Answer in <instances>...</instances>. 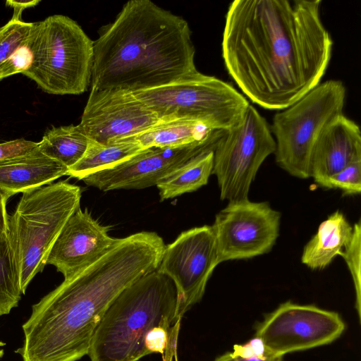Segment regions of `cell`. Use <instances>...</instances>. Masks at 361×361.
Segmentation results:
<instances>
[{
	"label": "cell",
	"instance_id": "e0dca14e",
	"mask_svg": "<svg viewBox=\"0 0 361 361\" xmlns=\"http://www.w3.org/2000/svg\"><path fill=\"white\" fill-rule=\"evenodd\" d=\"M68 168L48 157L37 147L19 156L0 160V188L13 195L51 183L67 175Z\"/></svg>",
	"mask_w": 361,
	"mask_h": 361
},
{
	"label": "cell",
	"instance_id": "d6986e66",
	"mask_svg": "<svg viewBox=\"0 0 361 361\" xmlns=\"http://www.w3.org/2000/svg\"><path fill=\"white\" fill-rule=\"evenodd\" d=\"M353 227L339 210L319 226L316 234L304 247L301 262L311 269L329 266L351 239Z\"/></svg>",
	"mask_w": 361,
	"mask_h": 361
},
{
	"label": "cell",
	"instance_id": "52a82bcc",
	"mask_svg": "<svg viewBox=\"0 0 361 361\" xmlns=\"http://www.w3.org/2000/svg\"><path fill=\"white\" fill-rule=\"evenodd\" d=\"M345 87L338 80L319 83L274 115L270 128L277 164L292 176L307 179L314 142L324 128L343 114Z\"/></svg>",
	"mask_w": 361,
	"mask_h": 361
},
{
	"label": "cell",
	"instance_id": "44dd1931",
	"mask_svg": "<svg viewBox=\"0 0 361 361\" xmlns=\"http://www.w3.org/2000/svg\"><path fill=\"white\" fill-rule=\"evenodd\" d=\"M145 149L135 142L104 144L90 139L84 155L76 164L68 169L67 176L82 180L90 174L128 160Z\"/></svg>",
	"mask_w": 361,
	"mask_h": 361
},
{
	"label": "cell",
	"instance_id": "7c38bea8",
	"mask_svg": "<svg viewBox=\"0 0 361 361\" xmlns=\"http://www.w3.org/2000/svg\"><path fill=\"white\" fill-rule=\"evenodd\" d=\"M219 264L212 226L185 231L165 246L157 271L170 278L176 286L177 319L181 320L185 312L202 300L207 282Z\"/></svg>",
	"mask_w": 361,
	"mask_h": 361
},
{
	"label": "cell",
	"instance_id": "7402d4cb",
	"mask_svg": "<svg viewBox=\"0 0 361 361\" xmlns=\"http://www.w3.org/2000/svg\"><path fill=\"white\" fill-rule=\"evenodd\" d=\"M90 140L79 124L53 127L44 133L38 148L70 169L82 157Z\"/></svg>",
	"mask_w": 361,
	"mask_h": 361
},
{
	"label": "cell",
	"instance_id": "4316f807",
	"mask_svg": "<svg viewBox=\"0 0 361 361\" xmlns=\"http://www.w3.org/2000/svg\"><path fill=\"white\" fill-rule=\"evenodd\" d=\"M32 56L25 46L19 49L0 66V80L16 73H23L31 63Z\"/></svg>",
	"mask_w": 361,
	"mask_h": 361
},
{
	"label": "cell",
	"instance_id": "ffe728a7",
	"mask_svg": "<svg viewBox=\"0 0 361 361\" xmlns=\"http://www.w3.org/2000/svg\"><path fill=\"white\" fill-rule=\"evenodd\" d=\"M214 149L204 150L161 178L156 185L161 200L197 190L212 174Z\"/></svg>",
	"mask_w": 361,
	"mask_h": 361
},
{
	"label": "cell",
	"instance_id": "8992f818",
	"mask_svg": "<svg viewBox=\"0 0 361 361\" xmlns=\"http://www.w3.org/2000/svg\"><path fill=\"white\" fill-rule=\"evenodd\" d=\"M26 47L31 63L22 74L51 94H80L91 84L94 41L75 20L53 15L33 23Z\"/></svg>",
	"mask_w": 361,
	"mask_h": 361
},
{
	"label": "cell",
	"instance_id": "f1b7e54d",
	"mask_svg": "<svg viewBox=\"0 0 361 361\" xmlns=\"http://www.w3.org/2000/svg\"><path fill=\"white\" fill-rule=\"evenodd\" d=\"M233 353L247 357H264L273 355L267 350L261 339L255 336L244 344L235 345Z\"/></svg>",
	"mask_w": 361,
	"mask_h": 361
},
{
	"label": "cell",
	"instance_id": "9a60e30c",
	"mask_svg": "<svg viewBox=\"0 0 361 361\" xmlns=\"http://www.w3.org/2000/svg\"><path fill=\"white\" fill-rule=\"evenodd\" d=\"M85 209L78 207L62 228L47 258L67 279L98 259L117 241Z\"/></svg>",
	"mask_w": 361,
	"mask_h": 361
},
{
	"label": "cell",
	"instance_id": "1f68e13d",
	"mask_svg": "<svg viewBox=\"0 0 361 361\" xmlns=\"http://www.w3.org/2000/svg\"><path fill=\"white\" fill-rule=\"evenodd\" d=\"M40 2L39 0L32 1H14L8 0L6 1V4L8 6L13 8V14L11 20H20L21 14L23 10L34 7Z\"/></svg>",
	"mask_w": 361,
	"mask_h": 361
},
{
	"label": "cell",
	"instance_id": "2e32d148",
	"mask_svg": "<svg viewBox=\"0 0 361 361\" xmlns=\"http://www.w3.org/2000/svg\"><path fill=\"white\" fill-rule=\"evenodd\" d=\"M358 160H361L360 129L343 114L317 138L310 157V176L322 187L330 176Z\"/></svg>",
	"mask_w": 361,
	"mask_h": 361
},
{
	"label": "cell",
	"instance_id": "6da1fadb",
	"mask_svg": "<svg viewBox=\"0 0 361 361\" xmlns=\"http://www.w3.org/2000/svg\"><path fill=\"white\" fill-rule=\"evenodd\" d=\"M319 0H235L228 6L222 57L255 104L283 110L320 83L333 41Z\"/></svg>",
	"mask_w": 361,
	"mask_h": 361
},
{
	"label": "cell",
	"instance_id": "8fae6325",
	"mask_svg": "<svg viewBox=\"0 0 361 361\" xmlns=\"http://www.w3.org/2000/svg\"><path fill=\"white\" fill-rule=\"evenodd\" d=\"M280 224V212L267 202H228L212 225L219 264L269 252L279 235Z\"/></svg>",
	"mask_w": 361,
	"mask_h": 361
},
{
	"label": "cell",
	"instance_id": "277c9868",
	"mask_svg": "<svg viewBox=\"0 0 361 361\" xmlns=\"http://www.w3.org/2000/svg\"><path fill=\"white\" fill-rule=\"evenodd\" d=\"M176 286L153 271L126 288L99 323L87 355L90 361H138L147 355L145 341L157 326L171 328L176 318Z\"/></svg>",
	"mask_w": 361,
	"mask_h": 361
},
{
	"label": "cell",
	"instance_id": "ba28073f",
	"mask_svg": "<svg viewBox=\"0 0 361 361\" xmlns=\"http://www.w3.org/2000/svg\"><path fill=\"white\" fill-rule=\"evenodd\" d=\"M163 121L187 119L215 131H226L250 103L230 84L197 72L167 85L133 92Z\"/></svg>",
	"mask_w": 361,
	"mask_h": 361
},
{
	"label": "cell",
	"instance_id": "7a4b0ae2",
	"mask_svg": "<svg viewBox=\"0 0 361 361\" xmlns=\"http://www.w3.org/2000/svg\"><path fill=\"white\" fill-rule=\"evenodd\" d=\"M155 232L118 240L101 257L32 305L23 325V361H77L88 354L105 312L129 286L157 270L165 249Z\"/></svg>",
	"mask_w": 361,
	"mask_h": 361
},
{
	"label": "cell",
	"instance_id": "ac0fdd59",
	"mask_svg": "<svg viewBox=\"0 0 361 361\" xmlns=\"http://www.w3.org/2000/svg\"><path fill=\"white\" fill-rule=\"evenodd\" d=\"M224 132L212 130L204 124L192 120L161 121L139 134L114 142H135L144 149L175 148L216 142Z\"/></svg>",
	"mask_w": 361,
	"mask_h": 361
},
{
	"label": "cell",
	"instance_id": "4fadbf2b",
	"mask_svg": "<svg viewBox=\"0 0 361 361\" xmlns=\"http://www.w3.org/2000/svg\"><path fill=\"white\" fill-rule=\"evenodd\" d=\"M160 121L132 92L91 90L79 126L90 139L106 144L139 134Z\"/></svg>",
	"mask_w": 361,
	"mask_h": 361
},
{
	"label": "cell",
	"instance_id": "30bf717a",
	"mask_svg": "<svg viewBox=\"0 0 361 361\" xmlns=\"http://www.w3.org/2000/svg\"><path fill=\"white\" fill-rule=\"evenodd\" d=\"M345 323L334 311L286 301L255 326V336L275 355L328 345L343 334Z\"/></svg>",
	"mask_w": 361,
	"mask_h": 361
},
{
	"label": "cell",
	"instance_id": "d6a6232c",
	"mask_svg": "<svg viewBox=\"0 0 361 361\" xmlns=\"http://www.w3.org/2000/svg\"><path fill=\"white\" fill-rule=\"evenodd\" d=\"M6 343L4 342L0 341V347L5 345ZM4 355V350L0 349V357H1Z\"/></svg>",
	"mask_w": 361,
	"mask_h": 361
},
{
	"label": "cell",
	"instance_id": "cb8c5ba5",
	"mask_svg": "<svg viewBox=\"0 0 361 361\" xmlns=\"http://www.w3.org/2000/svg\"><path fill=\"white\" fill-rule=\"evenodd\" d=\"M33 23L10 20L0 27V66L26 45Z\"/></svg>",
	"mask_w": 361,
	"mask_h": 361
},
{
	"label": "cell",
	"instance_id": "9c48e42d",
	"mask_svg": "<svg viewBox=\"0 0 361 361\" xmlns=\"http://www.w3.org/2000/svg\"><path fill=\"white\" fill-rule=\"evenodd\" d=\"M275 150L268 123L249 104L240 120L223 133L214 149L212 174L217 178L221 200L247 199L259 169Z\"/></svg>",
	"mask_w": 361,
	"mask_h": 361
},
{
	"label": "cell",
	"instance_id": "83f0119b",
	"mask_svg": "<svg viewBox=\"0 0 361 361\" xmlns=\"http://www.w3.org/2000/svg\"><path fill=\"white\" fill-rule=\"evenodd\" d=\"M38 146V142L18 139L0 144V160L26 154Z\"/></svg>",
	"mask_w": 361,
	"mask_h": 361
},
{
	"label": "cell",
	"instance_id": "4dcf8cb0",
	"mask_svg": "<svg viewBox=\"0 0 361 361\" xmlns=\"http://www.w3.org/2000/svg\"><path fill=\"white\" fill-rule=\"evenodd\" d=\"M13 195L11 192L0 188V235L7 233L8 216L6 202L10 197Z\"/></svg>",
	"mask_w": 361,
	"mask_h": 361
},
{
	"label": "cell",
	"instance_id": "603a6c76",
	"mask_svg": "<svg viewBox=\"0 0 361 361\" xmlns=\"http://www.w3.org/2000/svg\"><path fill=\"white\" fill-rule=\"evenodd\" d=\"M22 293L18 266L6 233L0 235V315L17 307Z\"/></svg>",
	"mask_w": 361,
	"mask_h": 361
},
{
	"label": "cell",
	"instance_id": "5bb4252c",
	"mask_svg": "<svg viewBox=\"0 0 361 361\" xmlns=\"http://www.w3.org/2000/svg\"><path fill=\"white\" fill-rule=\"evenodd\" d=\"M217 142L175 148H149L111 168L90 174L82 180L103 191L146 188L157 185L194 156L214 149Z\"/></svg>",
	"mask_w": 361,
	"mask_h": 361
},
{
	"label": "cell",
	"instance_id": "d4e9b609",
	"mask_svg": "<svg viewBox=\"0 0 361 361\" xmlns=\"http://www.w3.org/2000/svg\"><path fill=\"white\" fill-rule=\"evenodd\" d=\"M351 239L345 246L341 256L350 272L355 290V309L360 319L361 315V224L359 220L353 225Z\"/></svg>",
	"mask_w": 361,
	"mask_h": 361
},
{
	"label": "cell",
	"instance_id": "5b68a950",
	"mask_svg": "<svg viewBox=\"0 0 361 361\" xmlns=\"http://www.w3.org/2000/svg\"><path fill=\"white\" fill-rule=\"evenodd\" d=\"M81 190L66 181L23 192L7 235L18 266L22 293L41 272L49 252L69 217L80 207Z\"/></svg>",
	"mask_w": 361,
	"mask_h": 361
},
{
	"label": "cell",
	"instance_id": "f546056e",
	"mask_svg": "<svg viewBox=\"0 0 361 361\" xmlns=\"http://www.w3.org/2000/svg\"><path fill=\"white\" fill-rule=\"evenodd\" d=\"M214 361H283V357L271 355L264 357H247L236 355L233 352H227Z\"/></svg>",
	"mask_w": 361,
	"mask_h": 361
},
{
	"label": "cell",
	"instance_id": "3957f363",
	"mask_svg": "<svg viewBox=\"0 0 361 361\" xmlns=\"http://www.w3.org/2000/svg\"><path fill=\"white\" fill-rule=\"evenodd\" d=\"M188 22L150 0H130L94 41L91 90L132 92L198 71Z\"/></svg>",
	"mask_w": 361,
	"mask_h": 361
},
{
	"label": "cell",
	"instance_id": "484cf974",
	"mask_svg": "<svg viewBox=\"0 0 361 361\" xmlns=\"http://www.w3.org/2000/svg\"><path fill=\"white\" fill-rule=\"evenodd\" d=\"M322 187L339 189L343 195H359L361 191V160L351 163L330 176Z\"/></svg>",
	"mask_w": 361,
	"mask_h": 361
}]
</instances>
